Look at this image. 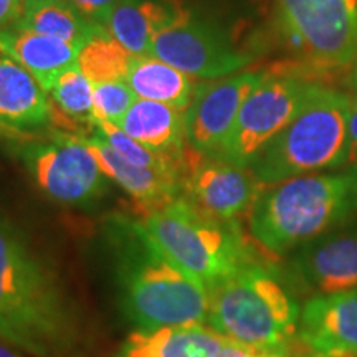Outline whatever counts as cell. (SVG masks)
<instances>
[{
    "mask_svg": "<svg viewBox=\"0 0 357 357\" xmlns=\"http://www.w3.org/2000/svg\"><path fill=\"white\" fill-rule=\"evenodd\" d=\"M0 341L32 357H75L82 326L55 266L0 211Z\"/></svg>",
    "mask_w": 357,
    "mask_h": 357,
    "instance_id": "6da1fadb",
    "label": "cell"
},
{
    "mask_svg": "<svg viewBox=\"0 0 357 357\" xmlns=\"http://www.w3.org/2000/svg\"><path fill=\"white\" fill-rule=\"evenodd\" d=\"M105 248L119 310L136 331L207 324V287L177 265L137 218H109Z\"/></svg>",
    "mask_w": 357,
    "mask_h": 357,
    "instance_id": "7a4b0ae2",
    "label": "cell"
},
{
    "mask_svg": "<svg viewBox=\"0 0 357 357\" xmlns=\"http://www.w3.org/2000/svg\"><path fill=\"white\" fill-rule=\"evenodd\" d=\"M356 215L357 166H352L263 185L247 220L253 242L276 260Z\"/></svg>",
    "mask_w": 357,
    "mask_h": 357,
    "instance_id": "3957f363",
    "label": "cell"
},
{
    "mask_svg": "<svg viewBox=\"0 0 357 357\" xmlns=\"http://www.w3.org/2000/svg\"><path fill=\"white\" fill-rule=\"evenodd\" d=\"M271 258L247 263L211 291L207 324L245 349L294 357L301 307Z\"/></svg>",
    "mask_w": 357,
    "mask_h": 357,
    "instance_id": "277c9868",
    "label": "cell"
},
{
    "mask_svg": "<svg viewBox=\"0 0 357 357\" xmlns=\"http://www.w3.org/2000/svg\"><path fill=\"white\" fill-rule=\"evenodd\" d=\"M351 100L319 83L303 108L250 162L260 184L339 169L351 162Z\"/></svg>",
    "mask_w": 357,
    "mask_h": 357,
    "instance_id": "5b68a950",
    "label": "cell"
},
{
    "mask_svg": "<svg viewBox=\"0 0 357 357\" xmlns=\"http://www.w3.org/2000/svg\"><path fill=\"white\" fill-rule=\"evenodd\" d=\"M151 238L208 291L247 263L270 258L240 222H223L185 197L137 218ZM273 260V258H271Z\"/></svg>",
    "mask_w": 357,
    "mask_h": 357,
    "instance_id": "8992f818",
    "label": "cell"
},
{
    "mask_svg": "<svg viewBox=\"0 0 357 357\" xmlns=\"http://www.w3.org/2000/svg\"><path fill=\"white\" fill-rule=\"evenodd\" d=\"M321 82L300 70H268L243 102L215 159L248 167L255 155L291 121Z\"/></svg>",
    "mask_w": 357,
    "mask_h": 357,
    "instance_id": "52a82bcc",
    "label": "cell"
},
{
    "mask_svg": "<svg viewBox=\"0 0 357 357\" xmlns=\"http://www.w3.org/2000/svg\"><path fill=\"white\" fill-rule=\"evenodd\" d=\"M281 32L319 71L357 63V0H276Z\"/></svg>",
    "mask_w": 357,
    "mask_h": 357,
    "instance_id": "ba28073f",
    "label": "cell"
},
{
    "mask_svg": "<svg viewBox=\"0 0 357 357\" xmlns=\"http://www.w3.org/2000/svg\"><path fill=\"white\" fill-rule=\"evenodd\" d=\"M17 155L35 185L58 204L89 207L108 192V181L78 134L55 131L17 141Z\"/></svg>",
    "mask_w": 357,
    "mask_h": 357,
    "instance_id": "9c48e42d",
    "label": "cell"
},
{
    "mask_svg": "<svg viewBox=\"0 0 357 357\" xmlns=\"http://www.w3.org/2000/svg\"><path fill=\"white\" fill-rule=\"evenodd\" d=\"M151 56L195 78L215 79L238 73L252 55L234 47L220 29L181 8L176 19L155 35Z\"/></svg>",
    "mask_w": 357,
    "mask_h": 357,
    "instance_id": "30bf717a",
    "label": "cell"
},
{
    "mask_svg": "<svg viewBox=\"0 0 357 357\" xmlns=\"http://www.w3.org/2000/svg\"><path fill=\"white\" fill-rule=\"evenodd\" d=\"M182 197L223 222L248 218L260 195V184L250 167L208 158L187 144L181 167Z\"/></svg>",
    "mask_w": 357,
    "mask_h": 357,
    "instance_id": "8fae6325",
    "label": "cell"
},
{
    "mask_svg": "<svg viewBox=\"0 0 357 357\" xmlns=\"http://www.w3.org/2000/svg\"><path fill=\"white\" fill-rule=\"evenodd\" d=\"M265 75L266 71H238L197 84L185 111L187 144L200 154L215 158L243 102Z\"/></svg>",
    "mask_w": 357,
    "mask_h": 357,
    "instance_id": "7c38bea8",
    "label": "cell"
},
{
    "mask_svg": "<svg viewBox=\"0 0 357 357\" xmlns=\"http://www.w3.org/2000/svg\"><path fill=\"white\" fill-rule=\"evenodd\" d=\"M288 266L303 287L318 294L357 288V225L346 223L300 245Z\"/></svg>",
    "mask_w": 357,
    "mask_h": 357,
    "instance_id": "4fadbf2b",
    "label": "cell"
},
{
    "mask_svg": "<svg viewBox=\"0 0 357 357\" xmlns=\"http://www.w3.org/2000/svg\"><path fill=\"white\" fill-rule=\"evenodd\" d=\"M298 346L312 354H357V288L310 298L300 312Z\"/></svg>",
    "mask_w": 357,
    "mask_h": 357,
    "instance_id": "5bb4252c",
    "label": "cell"
},
{
    "mask_svg": "<svg viewBox=\"0 0 357 357\" xmlns=\"http://www.w3.org/2000/svg\"><path fill=\"white\" fill-rule=\"evenodd\" d=\"M252 352L211 326L182 324L131 333L119 357H247Z\"/></svg>",
    "mask_w": 357,
    "mask_h": 357,
    "instance_id": "9a60e30c",
    "label": "cell"
},
{
    "mask_svg": "<svg viewBox=\"0 0 357 357\" xmlns=\"http://www.w3.org/2000/svg\"><path fill=\"white\" fill-rule=\"evenodd\" d=\"M88 151L95 155L102 174L118 184L134 200L136 208L142 213L155 211L174 199L181 197V174L174 171H155L136 166L121 158L98 134L79 136Z\"/></svg>",
    "mask_w": 357,
    "mask_h": 357,
    "instance_id": "2e32d148",
    "label": "cell"
},
{
    "mask_svg": "<svg viewBox=\"0 0 357 357\" xmlns=\"http://www.w3.org/2000/svg\"><path fill=\"white\" fill-rule=\"evenodd\" d=\"M52 124V100L32 73L0 55V131L17 141Z\"/></svg>",
    "mask_w": 357,
    "mask_h": 357,
    "instance_id": "e0dca14e",
    "label": "cell"
},
{
    "mask_svg": "<svg viewBox=\"0 0 357 357\" xmlns=\"http://www.w3.org/2000/svg\"><path fill=\"white\" fill-rule=\"evenodd\" d=\"M82 47L83 43L65 42L15 26L0 30V48L3 55L29 70L47 93L63 71L77 65Z\"/></svg>",
    "mask_w": 357,
    "mask_h": 357,
    "instance_id": "ac0fdd59",
    "label": "cell"
},
{
    "mask_svg": "<svg viewBox=\"0 0 357 357\" xmlns=\"http://www.w3.org/2000/svg\"><path fill=\"white\" fill-rule=\"evenodd\" d=\"M118 126L155 154L172 159L184 158L187 147L184 111L137 98Z\"/></svg>",
    "mask_w": 357,
    "mask_h": 357,
    "instance_id": "d6986e66",
    "label": "cell"
},
{
    "mask_svg": "<svg viewBox=\"0 0 357 357\" xmlns=\"http://www.w3.org/2000/svg\"><path fill=\"white\" fill-rule=\"evenodd\" d=\"M181 8L172 0H119L102 26L132 55L151 56L155 35Z\"/></svg>",
    "mask_w": 357,
    "mask_h": 357,
    "instance_id": "ffe728a7",
    "label": "cell"
},
{
    "mask_svg": "<svg viewBox=\"0 0 357 357\" xmlns=\"http://www.w3.org/2000/svg\"><path fill=\"white\" fill-rule=\"evenodd\" d=\"M126 82L137 98L164 102L184 113L195 93L189 75L154 56H134Z\"/></svg>",
    "mask_w": 357,
    "mask_h": 357,
    "instance_id": "44dd1931",
    "label": "cell"
},
{
    "mask_svg": "<svg viewBox=\"0 0 357 357\" xmlns=\"http://www.w3.org/2000/svg\"><path fill=\"white\" fill-rule=\"evenodd\" d=\"M52 96V124L63 132L89 136L95 129L93 118V84L78 65L60 75L48 91Z\"/></svg>",
    "mask_w": 357,
    "mask_h": 357,
    "instance_id": "7402d4cb",
    "label": "cell"
},
{
    "mask_svg": "<svg viewBox=\"0 0 357 357\" xmlns=\"http://www.w3.org/2000/svg\"><path fill=\"white\" fill-rule=\"evenodd\" d=\"M12 26L83 45L96 29L70 0H25L24 12Z\"/></svg>",
    "mask_w": 357,
    "mask_h": 357,
    "instance_id": "603a6c76",
    "label": "cell"
},
{
    "mask_svg": "<svg viewBox=\"0 0 357 357\" xmlns=\"http://www.w3.org/2000/svg\"><path fill=\"white\" fill-rule=\"evenodd\" d=\"M134 56L105 26L96 25L79 50L77 65L91 84L126 82Z\"/></svg>",
    "mask_w": 357,
    "mask_h": 357,
    "instance_id": "cb8c5ba5",
    "label": "cell"
},
{
    "mask_svg": "<svg viewBox=\"0 0 357 357\" xmlns=\"http://www.w3.org/2000/svg\"><path fill=\"white\" fill-rule=\"evenodd\" d=\"M95 134L105 139L121 158L128 162L136 164V166L155 169V171H174L181 174L182 159H172L166 155L155 154L147 147L134 141L123 131L118 124L108 121H96L95 123Z\"/></svg>",
    "mask_w": 357,
    "mask_h": 357,
    "instance_id": "d4e9b609",
    "label": "cell"
},
{
    "mask_svg": "<svg viewBox=\"0 0 357 357\" xmlns=\"http://www.w3.org/2000/svg\"><path fill=\"white\" fill-rule=\"evenodd\" d=\"M137 100L128 82L93 84V118L96 121L119 124Z\"/></svg>",
    "mask_w": 357,
    "mask_h": 357,
    "instance_id": "484cf974",
    "label": "cell"
},
{
    "mask_svg": "<svg viewBox=\"0 0 357 357\" xmlns=\"http://www.w3.org/2000/svg\"><path fill=\"white\" fill-rule=\"evenodd\" d=\"M70 2L88 22L102 25L119 0H70Z\"/></svg>",
    "mask_w": 357,
    "mask_h": 357,
    "instance_id": "4316f807",
    "label": "cell"
},
{
    "mask_svg": "<svg viewBox=\"0 0 357 357\" xmlns=\"http://www.w3.org/2000/svg\"><path fill=\"white\" fill-rule=\"evenodd\" d=\"M24 7L25 0H0V30L15 25Z\"/></svg>",
    "mask_w": 357,
    "mask_h": 357,
    "instance_id": "83f0119b",
    "label": "cell"
},
{
    "mask_svg": "<svg viewBox=\"0 0 357 357\" xmlns=\"http://www.w3.org/2000/svg\"><path fill=\"white\" fill-rule=\"evenodd\" d=\"M349 136H351V164L352 166H357V100L351 101Z\"/></svg>",
    "mask_w": 357,
    "mask_h": 357,
    "instance_id": "f1b7e54d",
    "label": "cell"
},
{
    "mask_svg": "<svg viewBox=\"0 0 357 357\" xmlns=\"http://www.w3.org/2000/svg\"><path fill=\"white\" fill-rule=\"evenodd\" d=\"M0 357H22V354L19 352V349L12 347L7 342L0 341Z\"/></svg>",
    "mask_w": 357,
    "mask_h": 357,
    "instance_id": "f546056e",
    "label": "cell"
},
{
    "mask_svg": "<svg viewBox=\"0 0 357 357\" xmlns=\"http://www.w3.org/2000/svg\"><path fill=\"white\" fill-rule=\"evenodd\" d=\"M294 357H357V354H342V356H328V354H312V352L300 351Z\"/></svg>",
    "mask_w": 357,
    "mask_h": 357,
    "instance_id": "4dcf8cb0",
    "label": "cell"
},
{
    "mask_svg": "<svg viewBox=\"0 0 357 357\" xmlns=\"http://www.w3.org/2000/svg\"><path fill=\"white\" fill-rule=\"evenodd\" d=\"M352 83H354V88H356V91H357V63H356L354 73H352Z\"/></svg>",
    "mask_w": 357,
    "mask_h": 357,
    "instance_id": "1f68e13d",
    "label": "cell"
},
{
    "mask_svg": "<svg viewBox=\"0 0 357 357\" xmlns=\"http://www.w3.org/2000/svg\"><path fill=\"white\" fill-rule=\"evenodd\" d=\"M247 357H276V356H263V354H257V352H252V354H248Z\"/></svg>",
    "mask_w": 357,
    "mask_h": 357,
    "instance_id": "d6a6232c",
    "label": "cell"
},
{
    "mask_svg": "<svg viewBox=\"0 0 357 357\" xmlns=\"http://www.w3.org/2000/svg\"><path fill=\"white\" fill-rule=\"evenodd\" d=\"M0 55H3V52H2V48H0Z\"/></svg>",
    "mask_w": 357,
    "mask_h": 357,
    "instance_id": "836d02e7",
    "label": "cell"
}]
</instances>
